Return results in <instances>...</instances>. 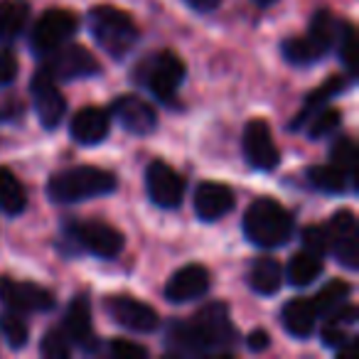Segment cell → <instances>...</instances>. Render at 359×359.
<instances>
[{
  "label": "cell",
  "instance_id": "43",
  "mask_svg": "<svg viewBox=\"0 0 359 359\" xmlns=\"http://www.w3.org/2000/svg\"><path fill=\"white\" fill-rule=\"evenodd\" d=\"M256 6H261V8H269V6H273L276 0H254Z\"/></svg>",
  "mask_w": 359,
  "mask_h": 359
},
{
  "label": "cell",
  "instance_id": "15",
  "mask_svg": "<svg viewBox=\"0 0 359 359\" xmlns=\"http://www.w3.org/2000/svg\"><path fill=\"white\" fill-rule=\"evenodd\" d=\"M62 332L74 347H79L86 354H96L101 349V342L96 339L94 325H91V300L86 295H74L65 313Z\"/></svg>",
  "mask_w": 359,
  "mask_h": 359
},
{
  "label": "cell",
  "instance_id": "27",
  "mask_svg": "<svg viewBox=\"0 0 359 359\" xmlns=\"http://www.w3.org/2000/svg\"><path fill=\"white\" fill-rule=\"evenodd\" d=\"M308 180L315 190L325 195H344L347 190H354V180L334 165H315L308 170Z\"/></svg>",
  "mask_w": 359,
  "mask_h": 359
},
{
  "label": "cell",
  "instance_id": "1",
  "mask_svg": "<svg viewBox=\"0 0 359 359\" xmlns=\"http://www.w3.org/2000/svg\"><path fill=\"white\" fill-rule=\"evenodd\" d=\"M118 187V180L114 172L94 165H79L55 172L47 185V195L55 205H76V202L104 197Z\"/></svg>",
  "mask_w": 359,
  "mask_h": 359
},
{
  "label": "cell",
  "instance_id": "6",
  "mask_svg": "<svg viewBox=\"0 0 359 359\" xmlns=\"http://www.w3.org/2000/svg\"><path fill=\"white\" fill-rule=\"evenodd\" d=\"M42 69L60 84V81L89 79V76L101 74V65L86 47L81 45H60L57 50L47 52L42 57Z\"/></svg>",
  "mask_w": 359,
  "mask_h": 359
},
{
  "label": "cell",
  "instance_id": "17",
  "mask_svg": "<svg viewBox=\"0 0 359 359\" xmlns=\"http://www.w3.org/2000/svg\"><path fill=\"white\" fill-rule=\"evenodd\" d=\"M111 114L121 126L133 135H148L158 128V114L155 109L135 94H123L111 104Z\"/></svg>",
  "mask_w": 359,
  "mask_h": 359
},
{
  "label": "cell",
  "instance_id": "12",
  "mask_svg": "<svg viewBox=\"0 0 359 359\" xmlns=\"http://www.w3.org/2000/svg\"><path fill=\"white\" fill-rule=\"evenodd\" d=\"M330 234V251L334 254L337 264L344 269L357 271L359 269V229H357V217L349 210H342L332 215L327 224Z\"/></svg>",
  "mask_w": 359,
  "mask_h": 359
},
{
  "label": "cell",
  "instance_id": "29",
  "mask_svg": "<svg viewBox=\"0 0 359 359\" xmlns=\"http://www.w3.org/2000/svg\"><path fill=\"white\" fill-rule=\"evenodd\" d=\"M349 295H352V288H349V283H344V280H330L327 285H325L323 290H320L318 295L313 298V305L315 310H318V315H325V318H330L332 313H337L342 305L349 303Z\"/></svg>",
  "mask_w": 359,
  "mask_h": 359
},
{
  "label": "cell",
  "instance_id": "41",
  "mask_svg": "<svg viewBox=\"0 0 359 359\" xmlns=\"http://www.w3.org/2000/svg\"><path fill=\"white\" fill-rule=\"evenodd\" d=\"M22 116V104L20 101H0V123L3 121H15Z\"/></svg>",
  "mask_w": 359,
  "mask_h": 359
},
{
  "label": "cell",
  "instance_id": "33",
  "mask_svg": "<svg viewBox=\"0 0 359 359\" xmlns=\"http://www.w3.org/2000/svg\"><path fill=\"white\" fill-rule=\"evenodd\" d=\"M339 123H342V111L332 109V106H323V109L308 121V135L313 140L327 138V135H332L334 130L339 128Z\"/></svg>",
  "mask_w": 359,
  "mask_h": 359
},
{
  "label": "cell",
  "instance_id": "8",
  "mask_svg": "<svg viewBox=\"0 0 359 359\" xmlns=\"http://www.w3.org/2000/svg\"><path fill=\"white\" fill-rule=\"evenodd\" d=\"M202 337L207 339L212 354H222L229 357L231 347L239 342V332H236L234 323L229 318V308L224 303H207L200 313L192 318Z\"/></svg>",
  "mask_w": 359,
  "mask_h": 359
},
{
  "label": "cell",
  "instance_id": "42",
  "mask_svg": "<svg viewBox=\"0 0 359 359\" xmlns=\"http://www.w3.org/2000/svg\"><path fill=\"white\" fill-rule=\"evenodd\" d=\"M185 3L197 13H212V11H217V8H219L222 0H185Z\"/></svg>",
  "mask_w": 359,
  "mask_h": 359
},
{
  "label": "cell",
  "instance_id": "7",
  "mask_svg": "<svg viewBox=\"0 0 359 359\" xmlns=\"http://www.w3.org/2000/svg\"><path fill=\"white\" fill-rule=\"evenodd\" d=\"M79 30V18L69 11L62 8H52L47 11L40 20L32 25L30 32V45L37 57H45L47 52L57 50L60 45L69 42Z\"/></svg>",
  "mask_w": 359,
  "mask_h": 359
},
{
  "label": "cell",
  "instance_id": "10",
  "mask_svg": "<svg viewBox=\"0 0 359 359\" xmlns=\"http://www.w3.org/2000/svg\"><path fill=\"white\" fill-rule=\"evenodd\" d=\"M145 190L160 210H175L185 197V180L177 170H172L163 160H153L145 170Z\"/></svg>",
  "mask_w": 359,
  "mask_h": 359
},
{
  "label": "cell",
  "instance_id": "9",
  "mask_svg": "<svg viewBox=\"0 0 359 359\" xmlns=\"http://www.w3.org/2000/svg\"><path fill=\"white\" fill-rule=\"evenodd\" d=\"M0 303L13 313H47L55 308V293L30 280H15L11 276H0Z\"/></svg>",
  "mask_w": 359,
  "mask_h": 359
},
{
  "label": "cell",
  "instance_id": "13",
  "mask_svg": "<svg viewBox=\"0 0 359 359\" xmlns=\"http://www.w3.org/2000/svg\"><path fill=\"white\" fill-rule=\"evenodd\" d=\"M30 91H32V101H35V111H37L40 123L45 126L47 130H55L57 126L65 121V114H67V99L60 91V86H57V81L52 79L45 69H40L32 76Z\"/></svg>",
  "mask_w": 359,
  "mask_h": 359
},
{
  "label": "cell",
  "instance_id": "2",
  "mask_svg": "<svg viewBox=\"0 0 359 359\" xmlns=\"http://www.w3.org/2000/svg\"><path fill=\"white\" fill-rule=\"evenodd\" d=\"M244 234L259 249H278L293 239L295 219L280 202L259 197L244 215Z\"/></svg>",
  "mask_w": 359,
  "mask_h": 359
},
{
  "label": "cell",
  "instance_id": "30",
  "mask_svg": "<svg viewBox=\"0 0 359 359\" xmlns=\"http://www.w3.org/2000/svg\"><path fill=\"white\" fill-rule=\"evenodd\" d=\"M330 163H332L334 168L342 170L344 175H349V177L357 182L359 153H357V145H354V140L349 138V135H339V138L332 143V148H330Z\"/></svg>",
  "mask_w": 359,
  "mask_h": 359
},
{
  "label": "cell",
  "instance_id": "36",
  "mask_svg": "<svg viewBox=\"0 0 359 359\" xmlns=\"http://www.w3.org/2000/svg\"><path fill=\"white\" fill-rule=\"evenodd\" d=\"M300 239H303L305 249L313 251V254H318V256H325L330 251L327 226H305L303 234H300Z\"/></svg>",
  "mask_w": 359,
  "mask_h": 359
},
{
  "label": "cell",
  "instance_id": "3",
  "mask_svg": "<svg viewBox=\"0 0 359 359\" xmlns=\"http://www.w3.org/2000/svg\"><path fill=\"white\" fill-rule=\"evenodd\" d=\"M185 74H187L185 62L180 60L175 52L160 50L138 62V67L133 72V79L135 84L145 86L158 101L170 106L177 101V91L182 86V81H185Z\"/></svg>",
  "mask_w": 359,
  "mask_h": 359
},
{
  "label": "cell",
  "instance_id": "26",
  "mask_svg": "<svg viewBox=\"0 0 359 359\" xmlns=\"http://www.w3.org/2000/svg\"><path fill=\"white\" fill-rule=\"evenodd\" d=\"M342 27V22L332 15L330 11H318L313 15V22L308 27V42L318 50L320 57H325L330 50L334 47V40H337V32Z\"/></svg>",
  "mask_w": 359,
  "mask_h": 359
},
{
  "label": "cell",
  "instance_id": "22",
  "mask_svg": "<svg viewBox=\"0 0 359 359\" xmlns=\"http://www.w3.org/2000/svg\"><path fill=\"white\" fill-rule=\"evenodd\" d=\"M280 323L288 330L293 337L305 339L315 332V325H318V310H315L313 300L308 298H293L283 305L280 310Z\"/></svg>",
  "mask_w": 359,
  "mask_h": 359
},
{
  "label": "cell",
  "instance_id": "38",
  "mask_svg": "<svg viewBox=\"0 0 359 359\" xmlns=\"http://www.w3.org/2000/svg\"><path fill=\"white\" fill-rule=\"evenodd\" d=\"M323 342L327 344L330 349H334V352H347L349 344H352V339H349V334L344 332V330H339V323H330L327 327H323Z\"/></svg>",
  "mask_w": 359,
  "mask_h": 359
},
{
  "label": "cell",
  "instance_id": "31",
  "mask_svg": "<svg viewBox=\"0 0 359 359\" xmlns=\"http://www.w3.org/2000/svg\"><path fill=\"white\" fill-rule=\"evenodd\" d=\"M0 334L6 337L8 347L13 349H22L30 339V327L22 320V313H13V310H6L0 315Z\"/></svg>",
  "mask_w": 359,
  "mask_h": 359
},
{
  "label": "cell",
  "instance_id": "21",
  "mask_svg": "<svg viewBox=\"0 0 359 359\" xmlns=\"http://www.w3.org/2000/svg\"><path fill=\"white\" fill-rule=\"evenodd\" d=\"M352 81H354V76L352 74H337V76H330L325 84H320L318 89L313 91V94H308V99H305V104H303V109H300V114L295 116L293 121H290V130H300V128H305L308 126V121L313 118L315 114H318L323 106H327L330 104V99L332 96H337V94H342L344 89H349L352 86Z\"/></svg>",
  "mask_w": 359,
  "mask_h": 359
},
{
  "label": "cell",
  "instance_id": "11",
  "mask_svg": "<svg viewBox=\"0 0 359 359\" xmlns=\"http://www.w3.org/2000/svg\"><path fill=\"white\" fill-rule=\"evenodd\" d=\"M106 313L116 325L130 330V332L145 334L160 327V315L133 295H111L106 300Z\"/></svg>",
  "mask_w": 359,
  "mask_h": 359
},
{
  "label": "cell",
  "instance_id": "34",
  "mask_svg": "<svg viewBox=\"0 0 359 359\" xmlns=\"http://www.w3.org/2000/svg\"><path fill=\"white\" fill-rule=\"evenodd\" d=\"M354 45H357V32H354V25H349V22H342V27H339L337 32V40H334V50H337L339 55V62L344 65V69H347V74H357V57H354Z\"/></svg>",
  "mask_w": 359,
  "mask_h": 359
},
{
  "label": "cell",
  "instance_id": "32",
  "mask_svg": "<svg viewBox=\"0 0 359 359\" xmlns=\"http://www.w3.org/2000/svg\"><path fill=\"white\" fill-rule=\"evenodd\" d=\"M280 52H283L285 60L295 67H310L318 60H323V57L318 55V50L308 42V37H288V40L280 45Z\"/></svg>",
  "mask_w": 359,
  "mask_h": 359
},
{
  "label": "cell",
  "instance_id": "19",
  "mask_svg": "<svg viewBox=\"0 0 359 359\" xmlns=\"http://www.w3.org/2000/svg\"><path fill=\"white\" fill-rule=\"evenodd\" d=\"M234 210V192L224 182H202L195 192V212L202 222H217Z\"/></svg>",
  "mask_w": 359,
  "mask_h": 359
},
{
  "label": "cell",
  "instance_id": "5",
  "mask_svg": "<svg viewBox=\"0 0 359 359\" xmlns=\"http://www.w3.org/2000/svg\"><path fill=\"white\" fill-rule=\"evenodd\" d=\"M65 244L74 246L76 251L96 256V259L111 261L121 256L126 246V236L116 226L106 224L101 219H76L67 224L65 229Z\"/></svg>",
  "mask_w": 359,
  "mask_h": 359
},
{
  "label": "cell",
  "instance_id": "20",
  "mask_svg": "<svg viewBox=\"0 0 359 359\" xmlns=\"http://www.w3.org/2000/svg\"><path fill=\"white\" fill-rule=\"evenodd\" d=\"M111 114L99 106H86L72 118L69 133L79 145H99L109 138Z\"/></svg>",
  "mask_w": 359,
  "mask_h": 359
},
{
  "label": "cell",
  "instance_id": "37",
  "mask_svg": "<svg viewBox=\"0 0 359 359\" xmlns=\"http://www.w3.org/2000/svg\"><path fill=\"white\" fill-rule=\"evenodd\" d=\"M109 352L116 359H148V349L138 342H130V339H111Z\"/></svg>",
  "mask_w": 359,
  "mask_h": 359
},
{
  "label": "cell",
  "instance_id": "14",
  "mask_svg": "<svg viewBox=\"0 0 359 359\" xmlns=\"http://www.w3.org/2000/svg\"><path fill=\"white\" fill-rule=\"evenodd\" d=\"M241 148H244L246 163L254 170H273L280 160V153L273 143L271 128L264 118H251L249 123H246Z\"/></svg>",
  "mask_w": 359,
  "mask_h": 359
},
{
  "label": "cell",
  "instance_id": "28",
  "mask_svg": "<svg viewBox=\"0 0 359 359\" xmlns=\"http://www.w3.org/2000/svg\"><path fill=\"white\" fill-rule=\"evenodd\" d=\"M0 210L8 217H18L27 210L25 187L11 168H0Z\"/></svg>",
  "mask_w": 359,
  "mask_h": 359
},
{
  "label": "cell",
  "instance_id": "16",
  "mask_svg": "<svg viewBox=\"0 0 359 359\" xmlns=\"http://www.w3.org/2000/svg\"><path fill=\"white\" fill-rule=\"evenodd\" d=\"M207 290H210V271L202 264H187L170 276L163 295L168 303L182 305L207 295Z\"/></svg>",
  "mask_w": 359,
  "mask_h": 359
},
{
  "label": "cell",
  "instance_id": "4",
  "mask_svg": "<svg viewBox=\"0 0 359 359\" xmlns=\"http://www.w3.org/2000/svg\"><path fill=\"white\" fill-rule=\"evenodd\" d=\"M86 22H89L91 35L101 45V50L109 52L114 60H123L140 40L133 18L114 6H96L89 13Z\"/></svg>",
  "mask_w": 359,
  "mask_h": 359
},
{
  "label": "cell",
  "instance_id": "40",
  "mask_svg": "<svg viewBox=\"0 0 359 359\" xmlns=\"http://www.w3.org/2000/svg\"><path fill=\"white\" fill-rule=\"evenodd\" d=\"M271 344V334L266 332V330H254V332H249V337H246V347L251 349V352H264V349H269Z\"/></svg>",
  "mask_w": 359,
  "mask_h": 359
},
{
  "label": "cell",
  "instance_id": "23",
  "mask_svg": "<svg viewBox=\"0 0 359 359\" xmlns=\"http://www.w3.org/2000/svg\"><path fill=\"white\" fill-rule=\"evenodd\" d=\"M30 20L27 0H0V45H11L25 32Z\"/></svg>",
  "mask_w": 359,
  "mask_h": 359
},
{
  "label": "cell",
  "instance_id": "39",
  "mask_svg": "<svg viewBox=\"0 0 359 359\" xmlns=\"http://www.w3.org/2000/svg\"><path fill=\"white\" fill-rule=\"evenodd\" d=\"M18 72L20 67H18L15 55L11 50H0V86L13 84L18 79Z\"/></svg>",
  "mask_w": 359,
  "mask_h": 359
},
{
  "label": "cell",
  "instance_id": "18",
  "mask_svg": "<svg viewBox=\"0 0 359 359\" xmlns=\"http://www.w3.org/2000/svg\"><path fill=\"white\" fill-rule=\"evenodd\" d=\"M165 347L175 357H210L212 349L192 320H172L165 330Z\"/></svg>",
  "mask_w": 359,
  "mask_h": 359
},
{
  "label": "cell",
  "instance_id": "25",
  "mask_svg": "<svg viewBox=\"0 0 359 359\" xmlns=\"http://www.w3.org/2000/svg\"><path fill=\"white\" fill-rule=\"evenodd\" d=\"M249 285L259 295H276L283 285V269L276 259L264 256L251 264L249 271Z\"/></svg>",
  "mask_w": 359,
  "mask_h": 359
},
{
  "label": "cell",
  "instance_id": "24",
  "mask_svg": "<svg viewBox=\"0 0 359 359\" xmlns=\"http://www.w3.org/2000/svg\"><path fill=\"white\" fill-rule=\"evenodd\" d=\"M323 259L325 256H318L308 249L298 251L295 256H290L288 266H285V271H283V278H288V283L295 285V288H305V285H310L313 280H318V276L323 273V269H325Z\"/></svg>",
  "mask_w": 359,
  "mask_h": 359
},
{
  "label": "cell",
  "instance_id": "35",
  "mask_svg": "<svg viewBox=\"0 0 359 359\" xmlns=\"http://www.w3.org/2000/svg\"><path fill=\"white\" fill-rule=\"evenodd\" d=\"M40 352L50 359H69L72 354V342L67 339V334L60 330H47L42 334V342H40Z\"/></svg>",
  "mask_w": 359,
  "mask_h": 359
}]
</instances>
